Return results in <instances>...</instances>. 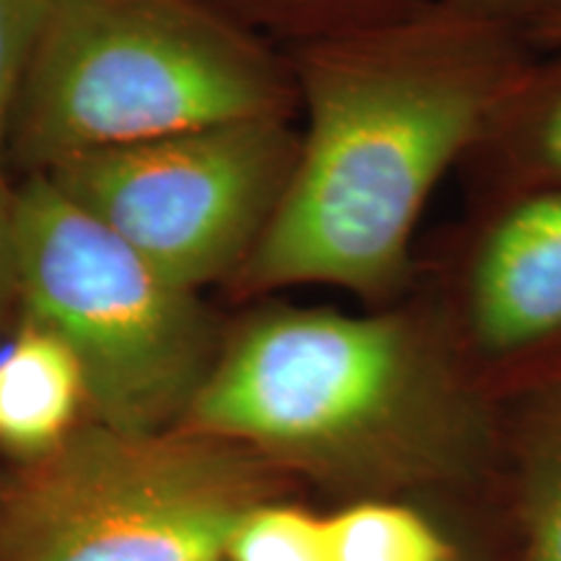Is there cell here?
Wrapping results in <instances>:
<instances>
[{"mask_svg": "<svg viewBox=\"0 0 561 561\" xmlns=\"http://www.w3.org/2000/svg\"><path fill=\"white\" fill-rule=\"evenodd\" d=\"M19 322V185L0 159V328Z\"/></svg>", "mask_w": 561, "mask_h": 561, "instance_id": "5bb4252c", "label": "cell"}, {"mask_svg": "<svg viewBox=\"0 0 561 561\" xmlns=\"http://www.w3.org/2000/svg\"><path fill=\"white\" fill-rule=\"evenodd\" d=\"M19 322L66 343L89 421L123 434L180 430L221 348L198 291L153 268L45 174L19 185Z\"/></svg>", "mask_w": 561, "mask_h": 561, "instance_id": "277c9868", "label": "cell"}, {"mask_svg": "<svg viewBox=\"0 0 561 561\" xmlns=\"http://www.w3.org/2000/svg\"><path fill=\"white\" fill-rule=\"evenodd\" d=\"M541 149H543V159L549 161L553 170L561 172V100L557 102V107L551 110L549 121L543 125Z\"/></svg>", "mask_w": 561, "mask_h": 561, "instance_id": "2e32d148", "label": "cell"}, {"mask_svg": "<svg viewBox=\"0 0 561 561\" xmlns=\"http://www.w3.org/2000/svg\"><path fill=\"white\" fill-rule=\"evenodd\" d=\"M261 115H280L276 68L210 0H58L21 79L3 159L30 178Z\"/></svg>", "mask_w": 561, "mask_h": 561, "instance_id": "7a4b0ae2", "label": "cell"}, {"mask_svg": "<svg viewBox=\"0 0 561 561\" xmlns=\"http://www.w3.org/2000/svg\"><path fill=\"white\" fill-rule=\"evenodd\" d=\"M543 32L551 34V37H561V19H546Z\"/></svg>", "mask_w": 561, "mask_h": 561, "instance_id": "ac0fdd59", "label": "cell"}, {"mask_svg": "<svg viewBox=\"0 0 561 561\" xmlns=\"http://www.w3.org/2000/svg\"><path fill=\"white\" fill-rule=\"evenodd\" d=\"M55 3L58 0H0V159L21 79Z\"/></svg>", "mask_w": 561, "mask_h": 561, "instance_id": "4fadbf2b", "label": "cell"}, {"mask_svg": "<svg viewBox=\"0 0 561 561\" xmlns=\"http://www.w3.org/2000/svg\"><path fill=\"white\" fill-rule=\"evenodd\" d=\"M297 153L284 117L261 115L87 153L45 178L167 278L201 291L248 261Z\"/></svg>", "mask_w": 561, "mask_h": 561, "instance_id": "8992f818", "label": "cell"}, {"mask_svg": "<svg viewBox=\"0 0 561 561\" xmlns=\"http://www.w3.org/2000/svg\"><path fill=\"white\" fill-rule=\"evenodd\" d=\"M450 3L466 11L481 13V16L507 21V24L525 16V13H538L541 16L543 11V0H450Z\"/></svg>", "mask_w": 561, "mask_h": 561, "instance_id": "9a60e30c", "label": "cell"}, {"mask_svg": "<svg viewBox=\"0 0 561 561\" xmlns=\"http://www.w3.org/2000/svg\"><path fill=\"white\" fill-rule=\"evenodd\" d=\"M328 561H453L445 538L419 512L364 502L325 520Z\"/></svg>", "mask_w": 561, "mask_h": 561, "instance_id": "9c48e42d", "label": "cell"}, {"mask_svg": "<svg viewBox=\"0 0 561 561\" xmlns=\"http://www.w3.org/2000/svg\"><path fill=\"white\" fill-rule=\"evenodd\" d=\"M541 13L546 19H561V0H543Z\"/></svg>", "mask_w": 561, "mask_h": 561, "instance_id": "e0dca14e", "label": "cell"}, {"mask_svg": "<svg viewBox=\"0 0 561 561\" xmlns=\"http://www.w3.org/2000/svg\"><path fill=\"white\" fill-rule=\"evenodd\" d=\"M510 24L442 3L312 37L310 125L280 203L231 284L244 294L398 286L426 201L515 73Z\"/></svg>", "mask_w": 561, "mask_h": 561, "instance_id": "6da1fadb", "label": "cell"}, {"mask_svg": "<svg viewBox=\"0 0 561 561\" xmlns=\"http://www.w3.org/2000/svg\"><path fill=\"white\" fill-rule=\"evenodd\" d=\"M523 561H561V401L543 419L525 476Z\"/></svg>", "mask_w": 561, "mask_h": 561, "instance_id": "8fae6325", "label": "cell"}, {"mask_svg": "<svg viewBox=\"0 0 561 561\" xmlns=\"http://www.w3.org/2000/svg\"><path fill=\"white\" fill-rule=\"evenodd\" d=\"M87 413V390L76 356L58 335L19 322L0 359V447L37 462L58 450Z\"/></svg>", "mask_w": 561, "mask_h": 561, "instance_id": "ba28073f", "label": "cell"}, {"mask_svg": "<svg viewBox=\"0 0 561 561\" xmlns=\"http://www.w3.org/2000/svg\"><path fill=\"white\" fill-rule=\"evenodd\" d=\"M224 561H328L325 520L289 504L261 502L231 533Z\"/></svg>", "mask_w": 561, "mask_h": 561, "instance_id": "30bf717a", "label": "cell"}, {"mask_svg": "<svg viewBox=\"0 0 561 561\" xmlns=\"http://www.w3.org/2000/svg\"><path fill=\"white\" fill-rule=\"evenodd\" d=\"M473 328L507 354L561 331V193L510 210L483 244L473 276Z\"/></svg>", "mask_w": 561, "mask_h": 561, "instance_id": "52a82bcc", "label": "cell"}, {"mask_svg": "<svg viewBox=\"0 0 561 561\" xmlns=\"http://www.w3.org/2000/svg\"><path fill=\"white\" fill-rule=\"evenodd\" d=\"M261 502L263 462L231 442L81 421L0 510V559L224 561Z\"/></svg>", "mask_w": 561, "mask_h": 561, "instance_id": "5b68a950", "label": "cell"}, {"mask_svg": "<svg viewBox=\"0 0 561 561\" xmlns=\"http://www.w3.org/2000/svg\"><path fill=\"white\" fill-rule=\"evenodd\" d=\"M460 403L409 322L265 310L224 343L182 430L310 466L434 460Z\"/></svg>", "mask_w": 561, "mask_h": 561, "instance_id": "3957f363", "label": "cell"}, {"mask_svg": "<svg viewBox=\"0 0 561 561\" xmlns=\"http://www.w3.org/2000/svg\"><path fill=\"white\" fill-rule=\"evenodd\" d=\"M234 19H261L312 37L401 16L419 9L421 0H210Z\"/></svg>", "mask_w": 561, "mask_h": 561, "instance_id": "7c38bea8", "label": "cell"}]
</instances>
